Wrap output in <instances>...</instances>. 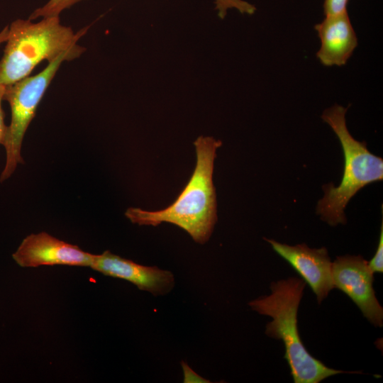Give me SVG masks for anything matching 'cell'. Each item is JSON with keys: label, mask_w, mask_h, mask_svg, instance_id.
Listing matches in <instances>:
<instances>
[{"label": "cell", "mask_w": 383, "mask_h": 383, "mask_svg": "<svg viewBox=\"0 0 383 383\" xmlns=\"http://www.w3.org/2000/svg\"><path fill=\"white\" fill-rule=\"evenodd\" d=\"M5 87L6 86L0 84V145H4L8 131V126L4 122L5 114L1 106Z\"/></svg>", "instance_id": "15"}, {"label": "cell", "mask_w": 383, "mask_h": 383, "mask_svg": "<svg viewBox=\"0 0 383 383\" xmlns=\"http://www.w3.org/2000/svg\"><path fill=\"white\" fill-rule=\"evenodd\" d=\"M90 267L106 276L127 280L140 290L155 296L164 295L174 287V277L170 271L144 266L106 250L93 255Z\"/></svg>", "instance_id": "9"}, {"label": "cell", "mask_w": 383, "mask_h": 383, "mask_svg": "<svg viewBox=\"0 0 383 383\" xmlns=\"http://www.w3.org/2000/svg\"><path fill=\"white\" fill-rule=\"evenodd\" d=\"M306 282L290 277L271 284V294L249 303L252 310L269 316L272 321L266 326L267 335L282 340L285 347L284 357L295 383H318L341 373H361L334 370L326 366L309 353L302 343L297 328V311Z\"/></svg>", "instance_id": "2"}, {"label": "cell", "mask_w": 383, "mask_h": 383, "mask_svg": "<svg viewBox=\"0 0 383 383\" xmlns=\"http://www.w3.org/2000/svg\"><path fill=\"white\" fill-rule=\"evenodd\" d=\"M348 0H324L323 8L325 16L336 15L347 11Z\"/></svg>", "instance_id": "14"}, {"label": "cell", "mask_w": 383, "mask_h": 383, "mask_svg": "<svg viewBox=\"0 0 383 383\" xmlns=\"http://www.w3.org/2000/svg\"><path fill=\"white\" fill-rule=\"evenodd\" d=\"M82 53L68 52L59 56L38 74L26 77L6 86L4 100L9 103L11 111V123L4 146L6 164L1 174L4 182L14 172L18 164L23 163L21 146L28 127L35 115L37 108L62 62L72 60Z\"/></svg>", "instance_id": "5"}, {"label": "cell", "mask_w": 383, "mask_h": 383, "mask_svg": "<svg viewBox=\"0 0 383 383\" xmlns=\"http://www.w3.org/2000/svg\"><path fill=\"white\" fill-rule=\"evenodd\" d=\"M373 274L368 262L360 255L339 256L332 262L335 288L345 293L371 323L382 327L383 309L372 287Z\"/></svg>", "instance_id": "6"}, {"label": "cell", "mask_w": 383, "mask_h": 383, "mask_svg": "<svg viewBox=\"0 0 383 383\" xmlns=\"http://www.w3.org/2000/svg\"><path fill=\"white\" fill-rule=\"evenodd\" d=\"M93 254L77 245L40 232L26 237L12 255L14 261L22 267L41 265H70L89 267Z\"/></svg>", "instance_id": "7"}, {"label": "cell", "mask_w": 383, "mask_h": 383, "mask_svg": "<svg viewBox=\"0 0 383 383\" xmlns=\"http://www.w3.org/2000/svg\"><path fill=\"white\" fill-rule=\"evenodd\" d=\"M196 162L189 182L168 207L150 211L128 208L125 216L140 226L172 223L187 232L198 243L209 239L217 221L216 195L213 183L216 149L222 142L210 136H199L194 143Z\"/></svg>", "instance_id": "1"}, {"label": "cell", "mask_w": 383, "mask_h": 383, "mask_svg": "<svg viewBox=\"0 0 383 383\" xmlns=\"http://www.w3.org/2000/svg\"><path fill=\"white\" fill-rule=\"evenodd\" d=\"M265 240L310 286L318 304L335 288L332 262L326 248H310L304 243L291 246L272 239Z\"/></svg>", "instance_id": "8"}, {"label": "cell", "mask_w": 383, "mask_h": 383, "mask_svg": "<svg viewBox=\"0 0 383 383\" xmlns=\"http://www.w3.org/2000/svg\"><path fill=\"white\" fill-rule=\"evenodd\" d=\"M368 265L373 273L383 272V223L381 225L379 239L376 252Z\"/></svg>", "instance_id": "13"}, {"label": "cell", "mask_w": 383, "mask_h": 383, "mask_svg": "<svg viewBox=\"0 0 383 383\" xmlns=\"http://www.w3.org/2000/svg\"><path fill=\"white\" fill-rule=\"evenodd\" d=\"M8 30L9 27L6 26L1 32H0V44L3 42H6L8 36Z\"/></svg>", "instance_id": "16"}, {"label": "cell", "mask_w": 383, "mask_h": 383, "mask_svg": "<svg viewBox=\"0 0 383 383\" xmlns=\"http://www.w3.org/2000/svg\"><path fill=\"white\" fill-rule=\"evenodd\" d=\"M314 28L321 40V48L316 53L320 62L326 67L345 65L357 46V38L348 11L325 16Z\"/></svg>", "instance_id": "10"}, {"label": "cell", "mask_w": 383, "mask_h": 383, "mask_svg": "<svg viewBox=\"0 0 383 383\" xmlns=\"http://www.w3.org/2000/svg\"><path fill=\"white\" fill-rule=\"evenodd\" d=\"M81 1L84 0H49L44 6L36 9L30 15L28 19L32 21L39 17L59 16L63 10L69 9Z\"/></svg>", "instance_id": "11"}, {"label": "cell", "mask_w": 383, "mask_h": 383, "mask_svg": "<svg viewBox=\"0 0 383 383\" xmlns=\"http://www.w3.org/2000/svg\"><path fill=\"white\" fill-rule=\"evenodd\" d=\"M88 28L74 33L61 24L59 16L43 18L37 23L30 19L13 21L0 60V84L7 86L28 77L42 61L50 63L68 52L83 53L85 48L77 43Z\"/></svg>", "instance_id": "3"}, {"label": "cell", "mask_w": 383, "mask_h": 383, "mask_svg": "<svg viewBox=\"0 0 383 383\" xmlns=\"http://www.w3.org/2000/svg\"><path fill=\"white\" fill-rule=\"evenodd\" d=\"M348 108L335 104L321 116L338 137L344 155V170L340 184L322 187L323 196L318 201L316 213L330 226L345 224V209L349 201L362 188L383 179V160L372 154L365 142L355 139L348 131L345 114Z\"/></svg>", "instance_id": "4"}, {"label": "cell", "mask_w": 383, "mask_h": 383, "mask_svg": "<svg viewBox=\"0 0 383 383\" xmlns=\"http://www.w3.org/2000/svg\"><path fill=\"white\" fill-rule=\"evenodd\" d=\"M216 9L218 11V16L223 18L229 9H235L241 13L252 15L255 13V7L242 0H215Z\"/></svg>", "instance_id": "12"}]
</instances>
